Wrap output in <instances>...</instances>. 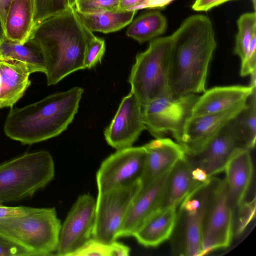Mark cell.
<instances>
[{"instance_id": "6da1fadb", "label": "cell", "mask_w": 256, "mask_h": 256, "mask_svg": "<svg viewBox=\"0 0 256 256\" xmlns=\"http://www.w3.org/2000/svg\"><path fill=\"white\" fill-rule=\"evenodd\" d=\"M168 86L174 96L204 92L210 62L216 46L210 19L194 14L172 34Z\"/></svg>"}, {"instance_id": "7a4b0ae2", "label": "cell", "mask_w": 256, "mask_h": 256, "mask_svg": "<svg viewBox=\"0 0 256 256\" xmlns=\"http://www.w3.org/2000/svg\"><path fill=\"white\" fill-rule=\"evenodd\" d=\"M94 35L74 7L34 26L30 38L40 44L44 52L48 85L55 84L70 74L85 69L86 48Z\"/></svg>"}, {"instance_id": "3957f363", "label": "cell", "mask_w": 256, "mask_h": 256, "mask_svg": "<svg viewBox=\"0 0 256 256\" xmlns=\"http://www.w3.org/2000/svg\"><path fill=\"white\" fill-rule=\"evenodd\" d=\"M83 92V88L76 86L24 107L12 109L4 124L5 134L24 144L58 136L73 120Z\"/></svg>"}, {"instance_id": "277c9868", "label": "cell", "mask_w": 256, "mask_h": 256, "mask_svg": "<svg viewBox=\"0 0 256 256\" xmlns=\"http://www.w3.org/2000/svg\"><path fill=\"white\" fill-rule=\"evenodd\" d=\"M54 164L50 153H26L0 164V204L32 196L54 178Z\"/></svg>"}, {"instance_id": "5b68a950", "label": "cell", "mask_w": 256, "mask_h": 256, "mask_svg": "<svg viewBox=\"0 0 256 256\" xmlns=\"http://www.w3.org/2000/svg\"><path fill=\"white\" fill-rule=\"evenodd\" d=\"M61 226L54 208H37L26 214L0 218V234L34 256H50L56 252Z\"/></svg>"}, {"instance_id": "8992f818", "label": "cell", "mask_w": 256, "mask_h": 256, "mask_svg": "<svg viewBox=\"0 0 256 256\" xmlns=\"http://www.w3.org/2000/svg\"><path fill=\"white\" fill-rule=\"evenodd\" d=\"M171 36L151 40L148 48L138 54L128 82L131 92L142 106L170 94L168 86Z\"/></svg>"}, {"instance_id": "52a82bcc", "label": "cell", "mask_w": 256, "mask_h": 256, "mask_svg": "<svg viewBox=\"0 0 256 256\" xmlns=\"http://www.w3.org/2000/svg\"><path fill=\"white\" fill-rule=\"evenodd\" d=\"M234 215L225 179L210 178L202 220V256L230 246L234 231Z\"/></svg>"}, {"instance_id": "ba28073f", "label": "cell", "mask_w": 256, "mask_h": 256, "mask_svg": "<svg viewBox=\"0 0 256 256\" xmlns=\"http://www.w3.org/2000/svg\"><path fill=\"white\" fill-rule=\"evenodd\" d=\"M210 178L195 187L180 204L170 236L172 252L176 256H202V227L209 190Z\"/></svg>"}, {"instance_id": "9c48e42d", "label": "cell", "mask_w": 256, "mask_h": 256, "mask_svg": "<svg viewBox=\"0 0 256 256\" xmlns=\"http://www.w3.org/2000/svg\"><path fill=\"white\" fill-rule=\"evenodd\" d=\"M198 97V94L180 96L168 94L142 106L145 130L156 138L170 133L178 142Z\"/></svg>"}, {"instance_id": "30bf717a", "label": "cell", "mask_w": 256, "mask_h": 256, "mask_svg": "<svg viewBox=\"0 0 256 256\" xmlns=\"http://www.w3.org/2000/svg\"><path fill=\"white\" fill-rule=\"evenodd\" d=\"M140 188L138 181L98 192L92 238L108 244L116 240L131 202Z\"/></svg>"}, {"instance_id": "8fae6325", "label": "cell", "mask_w": 256, "mask_h": 256, "mask_svg": "<svg viewBox=\"0 0 256 256\" xmlns=\"http://www.w3.org/2000/svg\"><path fill=\"white\" fill-rule=\"evenodd\" d=\"M234 118L200 152L192 156L186 155L199 182H202L224 172L230 160L237 152L248 149Z\"/></svg>"}, {"instance_id": "7c38bea8", "label": "cell", "mask_w": 256, "mask_h": 256, "mask_svg": "<svg viewBox=\"0 0 256 256\" xmlns=\"http://www.w3.org/2000/svg\"><path fill=\"white\" fill-rule=\"evenodd\" d=\"M96 200L89 194L78 196L62 224L56 254L70 256L92 238Z\"/></svg>"}, {"instance_id": "4fadbf2b", "label": "cell", "mask_w": 256, "mask_h": 256, "mask_svg": "<svg viewBox=\"0 0 256 256\" xmlns=\"http://www.w3.org/2000/svg\"><path fill=\"white\" fill-rule=\"evenodd\" d=\"M144 146L118 150L102 163L96 175L98 192L140 181L145 159Z\"/></svg>"}, {"instance_id": "5bb4252c", "label": "cell", "mask_w": 256, "mask_h": 256, "mask_svg": "<svg viewBox=\"0 0 256 256\" xmlns=\"http://www.w3.org/2000/svg\"><path fill=\"white\" fill-rule=\"evenodd\" d=\"M246 100L220 112L190 116L177 142L186 155L192 156L200 152L245 107Z\"/></svg>"}, {"instance_id": "9a60e30c", "label": "cell", "mask_w": 256, "mask_h": 256, "mask_svg": "<svg viewBox=\"0 0 256 256\" xmlns=\"http://www.w3.org/2000/svg\"><path fill=\"white\" fill-rule=\"evenodd\" d=\"M144 130L142 106L130 92L122 99L104 136L108 144L118 150L132 146Z\"/></svg>"}, {"instance_id": "2e32d148", "label": "cell", "mask_w": 256, "mask_h": 256, "mask_svg": "<svg viewBox=\"0 0 256 256\" xmlns=\"http://www.w3.org/2000/svg\"><path fill=\"white\" fill-rule=\"evenodd\" d=\"M170 170L149 184L140 188L131 202L118 238L133 236L145 220L159 208Z\"/></svg>"}, {"instance_id": "e0dca14e", "label": "cell", "mask_w": 256, "mask_h": 256, "mask_svg": "<svg viewBox=\"0 0 256 256\" xmlns=\"http://www.w3.org/2000/svg\"><path fill=\"white\" fill-rule=\"evenodd\" d=\"M143 146L146 155L140 179L141 188L167 172L186 155L180 144L169 138H156Z\"/></svg>"}, {"instance_id": "ac0fdd59", "label": "cell", "mask_w": 256, "mask_h": 256, "mask_svg": "<svg viewBox=\"0 0 256 256\" xmlns=\"http://www.w3.org/2000/svg\"><path fill=\"white\" fill-rule=\"evenodd\" d=\"M250 150L242 149L237 152L224 170L229 198L235 212L245 202L252 180L253 164Z\"/></svg>"}, {"instance_id": "d6986e66", "label": "cell", "mask_w": 256, "mask_h": 256, "mask_svg": "<svg viewBox=\"0 0 256 256\" xmlns=\"http://www.w3.org/2000/svg\"><path fill=\"white\" fill-rule=\"evenodd\" d=\"M256 86L240 85L216 86L200 96L192 110L191 116L220 112L246 101Z\"/></svg>"}, {"instance_id": "ffe728a7", "label": "cell", "mask_w": 256, "mask_h": 256, "mask_svg": "<svg viewBox=\"0 0 256 256\" xmlns=\"http://www.w3.org/2000/svg\"><path fill=\"white\" fill-rule=\"evenodd\" d=\"M200 183L196 178L193 168L185 155L170 170L159 208H178L188 194Z\"/></svg>"}, {"instance_id": "44dd1931", "label": "cell", "mask_w": 256, "mask_h": 256, "mask_svg": "<svg viewBox=\"0 0 256 256\" xmlns=\"http://www.w3.org/2000/svg\"><path fill=\"white\" fill-rule=\"evenodd\" d=\"M177 208H159L149 216L134 234L138 243L156 247L170 239L176 220Z\"/></svg>"}, {"instance_id": "7402d4cb", "label": "cell", "mask_w": 256, "mask_h": 256, "mask_svg": "<svg viewBox=\"0 0 256 256\" xmlns=\"http://www.w3.org/2000/svg\"><path fill=\"white\" fill-rule=\"evenodd\" d=\"M0 60L22 66L30 74L46 72V62L42 48L30 38L21 44L5 37L0 44Z\"/></svg>"}, {"instance_id": "603a6c76", "label": "cell", "mask_w": 256, "mask_h": 256, "mask_svg": "<svg viewBox=\"0 0 256 256\" xmlns=\"http://www.w3.org/2000/svg\"><path fill=\"white\" fill-rule=\"evenodd\" d=\"M30 74L22 66L0 60V108H12L23 96Z\"/></svg>"}, {"instance_id": "cb8c5ba5", "label": "cell", "mask_w": 256, "mask_h": 256, "mask_svg": "<svg viewBox=\"0 0 256 256\" xmlns=\"http://www.w3.org/2000/svg\"><path fill=\"white\" fill-rule=\"evenodd\" d=\"M34 0H12L4 24L8 40L24 43L30 38L34 27Z\"/></svg>"}, {"instance_id": "d4e9b609", "label": "cell", "mask_w": 256, "mask_h": 256, "mask_svg": "<svg viewBox=\"0 0 256 256\" xmlns=\"http://www.w3.org/2000/svg\"><path fill=\"white\" fill-rule=\"evenodd\" d=\"M76 12L82 24L90 30L105 34L118 30L129 24L136 12L120 9L94 14Z\"/></svg>"}, {"instance_id": "484cf974", "label": "cell", "mask_w": 256, "mask_h": 256, "mask_svg": "<svg viewBox=\"0 0 256 256\" xmlns=\"http://www.w3.org/2000/svg\"><path fill=\"white\" fill-rule=\"evenodd\" d=\"M130 24L126 32L127 36L143 43L163 34L167 21L160 12L155 10L140 15Z\"/></svg>"}, {"instance_id": "4316f807", "label": "cell", "mask_w": 256, "mask_h": 256, "mask_svg": "<svg viewBox=\"0 0 256 256\" xmlns=\"http://www.w3.org/2000/svg\"><path fill=\"white\" fill-rule=\"evenodd\" d=\"M256 90L254 89L248 98L245 107L234 118V122L247 148L252 149L256 139Z\"/></svg>"}, {"instance_id": "83f0119b", "label": "cell", "mask_w": 256, "mask_h": 256, "mask_svg": "<svg viewBox=\"0 0 256 256\" xmlns=\"http://www.w3.org/2000/svg\"><path fill=\"white\" fill-rule=\"evenodd\" d=\"M237 24L238 32L234 51L242 61L246 56L252 38L256 34V12L242 14L238 20Z\"/></svg>"}, {"instance_id": "f1b7e54d", "label": "cell", "mask_w": 256, "mask_h": 256, "mask_svg": "<svg viewBox=\"0 0 256 256\" xmlns=\"http://www.w3.org/2000/svg\"><path fill=\"white\" fill-rule=\"evenodd\" d=\"M34 26L72 8L69 0H34Z\"/></svg>"}, {"instance_id": "f546056e", "label": "cell", "mask_w": 256, "mask_h": 256, "mask_svg": "<svg viewBox=\"0 0 256 256\" xmlns=\"http://www.w3.org/2000/svg\"><path fill=\"white\" fill-rule=\"evenodd\" d=\"M116 240L108 244L92 238L72 256H116Z\"/></svg>"}, {"instance_id": "4dcf8cb0", "label": "cell", "mask_w": 256, "mask_h": 256, "mask_svg": "<svg viewBox=\"0 0 256 256\" xmlns=\"http://www.w3.org/2000/svg\"><path fill=\"white\" fill-rule=\"evenodd\" d=\"M106 50L104 40L94 35L89 40L85 52L84 68L90 69L100 62Z\"/></svg>"}, {"instance_id": "1f68e13d", "label": "cell", "mask_w": 256, "mask_h": 256, "mask_svg": "<svg viewBox=\"0 0 256 256\" xmlns=\"http://www.w3.org/2000/svg\"><path fill=\"white\" fill-rule=\"evenodd\" d=\"M120 0H80L74 6L75 10L82 14H94L118 9Z\"/></svg>"}, {"instance_id": "d6a6232c", "label": "cell", "mask_w": 256, "mask_h": 256, "mask_svg": "<svg viewBox=\"0 0 256 256\" xmlns=\"http://www.w3.org/2000/svg\"><path fill=\"white\" fill-rule=\"evenodd\" d=\"M0 256H34L30 250L0 234Z\"/></svg>"}, {"instance_id": "836d02e7", "label": "cell", "mask_w": 256, "mask_h": 256, "mask_svg": "<svg viewBox=\"0 0 256 256\" xmlns=\"http://www.w3.org/2000/svg\"><path fill=\"white\" fill-rule=\"evenodd\" d=\"M256 34L250 42L244 59L242 61L240 74L242 76L250 75L256 70Z\"/></svg>"}, {"instance_id": "e575fe53", "label": "cell", "mask_w": 256, "mask_h": 256, "mask_svg": "<svg viewBox=\"0 0 256 256\" xmlns=\"http://www.w3.org/2000/svg\"><path fill=\"white\" fill-rule=\"evenodd\" d=\"M238 210L239 212V216L236 232L240 234L254 216L255 212V200L249 202L245 201Z\"/></svg>"}, {"instance_id": "d590c367", "label": "cell", "mask_w": 256, "mask_h": 256, "mask_svg": "<svg viewBox=\"0 0 256 256\" xmlns=\"http://www.w3.org/2000/svg\"><path fill=\"white\" fill-rule=\"evenodd\" d=\"M37 208L28 206H9L0 204V218L26 214L35 211Z\"/></svg>"}, {"instance_id": "8d00e7d4", "label": "cell", "mask_w": 256, "mask_h": 256, "mask_svg": "<svg viewBox=\"0 0 256 256\" xmlns=\"http://www.w3.org/2000/svg\"><path fill=\"white\" fill-rule=\"evenodd\" d=\"M234 0H195L192 9L197 12H206L227 2Z\"/></svg>"}, {"instance_id": "74e56055", "label": "cell", "mask_w": 256, "mask_h": 256, "mask_svg": "<svg viewBox=\"0 0 256 256\" xmlns=\"http://www.w3.org/2000/svg\"><path fill=\"white\" fill-rule=\"evenodd\" d=\"M174 0H145L140 5L130 10H136L144 8H164Z\"/></svg>"}, {"instance_id": "f35d334b", "label": "cell", "mask_w": 256, "mask_h": 256, "mask_svg": "<svg viewBox=\"0 0 256 256\" xmlns=\"http://www.w3.org/2000/svg\"><path fill=\"white\" fill-rule=\"evenodd\" d=\"M144 0H120L118 9L130 10L132 8L140 5Z\"/></svg>"}, {"instance_id": "ab89813d", "label": "cell", "mask_w": 256, "mask_h": 256, "mask_svg": "<svg viewBox=\"0 0 256 256\" xmlns=\"http://www.w3.org/2000/svg\"><path fill=\"white\" fill-rule=\"evenodd\" d=\"M12 0H0V16L4 24L6 19L7 12Z\"/></svg>"}, {"instance_id": "60d3db41", "label": "cell", "mask_w": 256, "mask_h": 256, "mask_svg": "<svg viewBox=\"0 0 256 256\" xmlns=\"http://www.w3.org/2000/svg\"><path fill=\"white\" fill-rule=\"evenodd\" d=\"M5 37L4 25L0 16V38L2 41L5 38Z\"/></svg>"}, {"instance_id": "b9f144b4", "label": "cell", "mask_w": 256, "mask_h": 256, "mask_svg": "<svg viewBox=\"0 0 256 256\" xmlns=\"http://www.w3.org/2000/svg\"><path fill=\"white\" fill-rule=\"evenodd\" d=\"M80 0H69L70 4L71 7H74L76 2Z\"/></svg>"}, {"instance_id": "7bdbcfd3", "label": "cell", "mask_w": 256, "mask_h": 256, "mask_svg": "<svg viewBox=\"0 0 256 256\" xmlns=\"http://www.w3.org/2000/svg\"><path fill=\"white\" fill-rule=\"evenodd\" d=\"M1 42H2V40L0 38V44Z\"/></svg>"}]
</instances>
